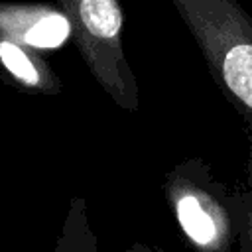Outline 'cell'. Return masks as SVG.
Listing matches in <instances>:
<instances>
[{
	"instance_id": "obj_7",
	"label": "cell",
	"mask_w": 252,
	"mask_h": 252,
	"mask_svg": "<svg viewBox=\"0 0 252 252\" xmlns=\"http://www.w3.org/2000/svg\"><path fill=\"white\" fill-rule=\"evenodd\" d=\"M248 138V156L244 165V179L236 185L240 195V219H242V236L240 252H252V130L246 128Z\"/></svg>"
},
{
	"instance_id": "obj_1",
	"label": "cell",
	"mask_w": 252,
	"mask_h": 252,
	"mask_svg": "<svg viewBox=\"0 0 252 252\" xmlns=\"http://www.w3.org/2000/svg\"><path fill=\"white\" fill-rule=\"evenodd\" d=\"M220 94L252 130V18L236 0H171Z\"/></svg>"
},
{
	"instance_id": "obj_4",
	"label": "cell",
	"mask_w": 252,
	"mask_h": 252,
	"mask_svg": "<svg viewBox=\"0 0 252 252\" xmlns=\"http://www.w3.org/2000/svg\"><path fill=\"white\" fill-rule=\"evenodd\" d=\"M0 35L37 51L57 49L71 37V22L59 4L0 2Z\"/></svg>"
},
{
	"instance_id": "obj_5",
	"label": "cell",
	"mask_w": 252,
	"mask_h": 252,
	"mask_svg": "<svg viewBox=\"0 0 252 252\" xmlns=\"http://www.w3.org/2000/svg\"><path fill=\"white\" fill-rule=\"evenodd\" d=\"M0 73L26 93L59 94L63 89L61 79L37 49L6 35H0Z\"/></svg>"
},
{
	"instance_id": "obj_2",
	"label": "cell",
	"mask_w": 252,
	"mask_h": 252,
	"mask_svg": "<svg viewBox=\"0 0 252 252\" xmlns=\"http://www.w3.org/2000/svg\"><path fill=\"white\" fill-rule=\"evenodd\" d=\"M165 203L193 252L240 250L242 219L238 187L222 183L199 156L183 158L163 177Z\"/></svg>"
},
{
	"instance_id": "obj_3",
	"label": "cell",
	"mask_w": 252,
	"mask_h": 252,
	"mask_svg": "<svg viewBox=\"0 0 252 252\" xmlns=\"http://www.w3.org/2000/svg\"><path fill=\"white\" fill-rule=\"evenodd\" d=\"M71 22L75 41L89 73L128 112L140 108V89L124 49V12L118 0H57Z\"/></svg>"
},
{
	"instance_id": "obj_8",
	"label": "cell",
	"mask_w": 252,
	"mask_h": 252,
	"mask_svg": "<svg viewBox=\"0 0 252 252\" xmlns=\"http://www.w3.org/2000/svg\"><path fill=\"white\" fill-rule=\"evenodd\" d=\"M122 252H167V250H163V248H159V246H152V244H148V242H132L128 248H124Z\"/></svg>"
},
{
	"instance_id": "obj_6",
	"label": "cell",
	"mask_w": 252,
	"mask_h": 252,
	"mask_svg": "<svg viewBox=\"0 0 252 252\" xmlns=\"http://www.w3.org/2000/svg\"><path fill=\"white\" fill-rule=\"evenodd\" d=\"M51 252H98V238L91 224L87 199L83 195L71 197Z\"/></svg>"
}]
</instances>
